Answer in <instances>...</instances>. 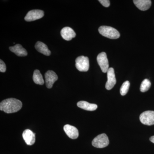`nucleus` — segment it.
<instances>
[{
  "label": "nucleus",
  "mask_w": 154,
  "mask_h": 154,
  "mask_svg": "<svg viewBox=\"0 0 154 154\" xmlns=\"http://www.w3.org/2000/svg\"><path fill=\"white\" fill-rule=\"evenodd\" d=\"M9 49L18 56L25 57L28 55V52L20 44H18L14 46H11L9 48Z\"/></svg>",
  "instance_id": "obj_14"
},
{
  "label": "nucleus",
  "mask_w": 154,
  "mask_h": 154,
  "mask_svg": "<svg viewBox=\"0 0 154 154\" xmlns=\"http://www.w3.org/2000/svg\"><path fill=\"white\" fill-rule=\"evenodd\" d=\"M63 129L67 135L72 139H75L79 137V131L75 127L70 125H66L64 126Z\"/></svg>",
  "instance_id": "obj_10"
},
{
  "label": "nucleus",
  "mask_w": 154,
  "mask_h": 154,
  "mask_svg": "<svg viewBox=\"0 0 154 154\" xmlns=\"http://www.w3.org/2000/svg\"><path fill=\"white\" fill-rule=\"evenodd\" d=\"M44 12L41 10H32L28 12L25 17V19L27 22H31L41 19L44 17Z\"/></svg>",
  "instance_id": "obj_7"
},
{
  "label": "nucleus",
  "mask_w": 154,
  "mask_h": 154,
  "mask_svg": "<svg viewBox=\"0 0 154 154\" xmlns=\"http://www.w3.org/2000/svg\"><path fill=\"white\" fill-rule=\"evenodd\" d=\"M151 84L149 80L145 79L143 81L140 87V91L142 92H146L150 88Z\"/></svg>",
  "instance_id": "obj_18"
},
{
  "label": "nucleus",
  "mask_w": 154,
  "mask_h": 154,
  "mask_svg": "<svg viewBox=\"0 0 154 154\" xmlns=\"http://www.w3.org/2000/svg\"><path fill=\"white\" fill-rule=\"evenodd\" d=\"M129 81H126L123 83L120 90V93L122 96H125L127 94L128 90H129Z\"/></svg>",
  "instance_id": "obj_19"
},
{
  "label": "nucleus",
  "mask_w": 154,
  "mask_h": 154,
  "mask_svg": "<svg viewBox=\"0 0 154 154\" xmlns=\"http://www.w3.org/2000/svg\"><path fill=\"white\" fill-rule=\"evenodd\" d=\"M99 2L102 4V5L106 8L110 6V2L109 0H99Z\"/></svg>",
  "instance_id": "obj_21"
},
{
  "label": "nucleus",
  "mask_w": 154,
  "mask_h": 154,
  "mask_svg": "<svg viewBox=\"0 0 154 154\" xmlns=\"http://www.w3.org/2000/svg\"><path fill=\"white\" fill-rule=\"evenodd\" d=\"M77 106L80 108L88 111H94L96 110L98 106L95 104H91L86 101H82L77 103Z\"/></svg>",
  "instance_id": "obj_16"
},
{
  "label": "nucleus",
  "mask_w": 154,
  "mask_h": 154,
  "mask_svg": "<svg viewBox=\"0 0 154 154\" xmlns=\"http://www.w3.org/2000/svg\"><path fill=\"white\" fill-rule=\"evenodd\" d=\"M75 66L80 72H87L90 67L89 60L87 57L81 56L75 60Z\"/></svg>",
  "instance_id": "obj_4"
},
{
  "label": "nucleus",
  "mask_w": 154,
  "mask_h": 154,
  "mask_svg": "<svg viewBox=\"0 0 154 154\" xmlns=\"http://www.w3.org/2000/svg\"><path fill=\"white\" fill-rule=\"evenodd\" d=\"M107 81L105 85V88L107 90H110L113 88L116 84L114 70L113 68H110L107 72Z\"/></svg>",
  "instance_id": "obj_8"
},
{
  "label": "nucleus",
  "mask_w": 154,
  "mask_h": 154,
  "mask_svg": "<svg viewBox=\"0 0 154 154\" xmlns=\"http://www.w3.org/2000/svg\"><path fill=\"white\" fill-rule=\"evenodd\" d=\"M134 3L135 6L141 11L148 10L151 5V1L150 0H134Z\"/></svg>",
  "instance_id": "obj_13"
},
{
  "label": "nucleus",
  "mask_w": 154,
  "mask_h": 154,
  "mask_svg": "<svg viewBox=\"0 0 154 154\" xmlns=\"http://www.w3.org/2000/svg\"><path fill=\"white\" fill-rule=\"evenodd\" d=\"M99 31L102 36L111 39H116L120 37V33L118 30L109 26H101L99 28Z\"/></svg>",
  "instance_id": "obj_2"
},
{
  "label": "nucleus",
  "mask_w": 154,
  "mask_h": 154,
  "mask_svg": "<svg viewBox=\"0 0 154 154\" xmlns=\"http://www.w3.org/2000/svg\"><path fill=\"white\" fill-rule=\"evenodd\" d=\"M97 60L103 72H107L109 69V63L106 53L102 52L99 54L97 57Z\"/></svg>",
  "instance_id": "obj_6"
},
{
  "label": "nucleus",
  "mask_w": 154,
  "mask_h": 154,
  "mask_svg": "<svg viewBox=\"0 0 154 154\" xmlns=\"http://www.w3.org/2000/svg\"><path fill=\"white\" fill-rule=\"evenodd\" d=\"M92 143L95 147L103 148L109 145V139L105 134H102L96 136L93 140Z\"/></svg>",
  "instance_id": "obj_3"
},
{
  "label": "nucleus",
  "mask_w": 154,
  "mask_h": 154,
  "mask_svg": "<svg viewBox=\"0 0 154 154\" xmlns=\"http://www.w3.org/2000/svg\"><path fill=\"white\" fill-rule=\"evenodd\" d=\"M35 47L36 50L40 53L48 56L51 55V52L48 49L47 45L43 42L40 41L37 42L35 45Z\"/></svg>",
  "instance_id": "obj_15"
},
{
  "label": "nucleus",
  "mask_w": 154,
  "mask_h": 154,
  "mask_svg": "<svg viewBox=\"0 0 154 154\" xmlns=\"http://www.w3.org/2000/svg\"><path fill=\"white\" fill-rule=\"evenodd\" d=\"M61 35L65 40L70 41L75 38L76 33L72 28L69 27H65L61 30Z\"/></svg>",
  "instance_id": "obj_12"
},
{
  "label": "nucleus",
  "mask_w": 154,
  "mask_h": 154,
  "mask_svg": "<svg viewBox=\"0 0 154 154\" xmlns=\"http://www.w3.org/2000/svg\"><path fill=\"white\" fill-rule=\"evenodd\" d=\"M46 87L48 89L52 88L54 84L57 81L58 76L55 72L51 70H48L45 75Z\"/></svg>",
  "instance_id": "obj_9"
},
{
  "label": "nucleus",
  "mask_w": 154,
  "mask_h": 154,
  "mask_svg": "<svg viewBox=\"0 0 154 154\" xmlns=\"http://www.w3.org/2000/svg\"><path fill=\"white\" fill-rule=\"evenodd\" d=\"M33 82L37 85H44L45 82L42 75L38 69L35 70L33 72Z\"/></svg>",
  "instance_id": "obj_17"
},
{
  "label": "nucleus",
  "mask_w": 154,
  "mask_h": 154,
  "mask_svg": "<svg viewBox=\"0 0 154 154\" xmlns=\"http://www.w3.org/2000/svg\"><path fill=\"white\" fill-rule=\"evenodd\" d=\"M149 140L152 143H154V136H153L150 138Z\"/></svg>",
  "instance_id": "obj_22"
},
{
  "label": "nucleus",
  "mask_w": 154,
  "mask_h": 154,
  "mask_svg": "<svg viewBox=\"0 0 154 154\" xmlns=\"http://www.w3.org/2000/svg\"><path fill=\"white\" fill-rule=\"evenodd\" d=\"M22 102L15 98H9L0 103V110L7 113H16L22 108Z\"/></svg>",
  "instance_id": "obj_1"
},
{
  "label": "nucleus",
  "mask_w": 154,
  "mask_h": 154,
  "mask_svg": "<svg viewBox=\"0 0 154 154\" xmlns=\"http://www.w3.org/2000/svg\"><path fill=\"white\" fill-rule=\"evenodd\" d=\"M22 137L28 145H33L35 142V134L30 129H26L22 134Z\"/></svg>",
  "instance_id": "obj_11"
},
{
  "label": "nucleus",
  "mask_w": 154,
  "mask_h": 154,
  "mask_svg": "<svg viewBox=\"0 0 154 154\" xmlns=\"http://www.w3.org/2000/svg\"><path fill=\"white\" fill-rule=\"evenodd\" d=\"M140 120L142 123L145 125H154V111L148 110L144 111L140 114Z\"/></svg>",
  "instance_id": "obj_5"
},
{
  "label": "nucleus",
  "mask_w": 154,
  "mask_h": 154,
  "mask_svg": "<svg viewBox=\"0 0 154 154\" xmlns=\"http://www.w3.org/2000/svg\"><path fill=\"white\" fill-rule=\"evenodd\" d=\"M6 71L5 63L2 60H0V72H5Z\"/></svg>",
  "instance_id": "obj_20"
}]
</instances>
